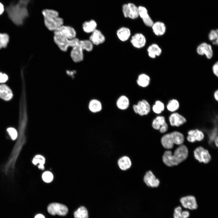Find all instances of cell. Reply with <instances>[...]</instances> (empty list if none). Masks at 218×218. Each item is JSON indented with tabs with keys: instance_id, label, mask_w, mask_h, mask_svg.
Returning a JSON list of instances; mask_svg holds the SVG:
<instances>
[{
	"instance_id": "d590c367",
	"label": "cell",
	"mask_w": 218,
	"mask_h": 218,
	"mask_svg": "<svg viewBox=\"0 0 218 218\" xmlns=\"http://www.w3.org/2000/svg\"><path fill=\"white\" fill-rule=\"evenodd\" d=\"M79 44L84 50L90 52L93 49L94 45L89 40H80Z\"/></svg>"
},
{
	"instance_id": "603a6c76",
	"label": "cell",
	"mask_w": 218,
	"mask_h": 218,
	"mask_svg": "<svg viewBox=\"0 0 218 218\" xmlns=\"http://www.w3.org/2000/svg\"><path fill=\"white\" fill-rule=\"evenodd\" d=\"M13 96L12 92L10 89L6 85H0V97L6 101L10 100Z\"/></svg>"
},
{
	"instance_id": "1f68e13d",
	"label": "cell",
	"mask_w": 218,
	"mask_h": 218,
	"mask_svg": "<svg viewBox=\"0 0 218 218\" xmlns=\"http://www.w3.org/2000/svg\"><path fill=\"white\" fill-rule=\"evenodd\" d=\"M165 106L164 103L160 100L156 101L152 107L153 112L157 114H160L164 111Z\"/></svg>"
},
{
	"instance_id": "f1b7e54d",
	"label": "cell",
	"mask_w": 218,
	"mask_h": 218,
	"mask_svg": "<svg viewBox=\"0 0 218 218\" xmlns=\"http://www.w3.org/2000/svg\"><path fill=\"white\" fill-rule=\"evenodd\" d=\"M130 104L129 99L125 95L120 96L116 102L117 107L121 110H125L129 107Z\"/></svg>"
},
{
	"instance_id": "8d00e7d4",
	"label": "cell",
	"mask_w": 218,
	"mask_h": 218,
	"mask_svg": "<svg viewBox=\"0 0 218 218\" xmlns=\"http://www.w3.org/2000/svg\"><path fill=\"white\" fill-rule=\"evenodd\" d=\"M209 40L214 45H217L218 44V29H213L210 31L208 35Z\"/></svg>"
},
{
	"instance_id": "e575fe53",
	"label": "cell",
	"mask_w": 218,
	"mask_h": 218,
	"mask_svg": "<svg viewBox=\"0 0 218 218\" xmlns=\"http://www.w3.org/2000/svg\"><path fill=\"white\" fill-rule=\"evenodd\" d=\"M32 163L35 165L39 164L38 165V168L41 170L44 169V164L45 162V158L42 155H35L32 160Z\"/></svg>"
},
{
	"instance_id": "7bdbcfd3",
	"label": "cell",
	"mask_w": 218,
	"mask_h": 218,
	"mask_svg": "<svg viewBox=\"0 0 218 218\" xmlns=\"http://www.w3.org/2000/svg\"><path fill=\"white\" fill-rule=\"evenodd\" d=\"M8 77L6 74L0 72V83H4L6 82L8 80Z\"/></svg>"
},
{
	"instance_id": "484cf974",
	"label": "cell",
	"mask_w": 218,
	"mask_h": 218,
	"mask_svg": "<svg viewBox=\"0 0 218 218\" xmlns=\"http://www.w3.org/2000/svg\"><path fill=\"white\" fill-rule=\"evenodd\" d=\"M97 24L93 19L84 21L82 24L84 31L87 33H92L97 29Z\"/></svg>"
},
{
	"instance_id": "3957f363",
	"label": "cell",
	"mask_w": 218,
	"mask_h": 218,
	"mask_svg": "<svg viewBox=\"0 0 218 218\" xmlns=\"http://www.w3.org/2000/svg\"><path fill=\"white\" fill-rule=\"evenodd\" d=\"M42 14L45 25L49 30L54 31L63 25V19L59 17L58 12L56 10L45 9L42 11Z\"/></svg>"
},
{
	"instance_id": "9a60e30c",
	"label": "cell",
	"mask_w": 218,
	"mask_h": 218,
	"mask_svg": "<svg viewBox=\"0 0 218 218\" xmlns=\"http://www.w3.org/2000/svg\"><path fill=\"white\" fill-rule=\"evenodd\" d=\"M130 41L133 47L136 48L140 49L145 45L146 39L143 34L137 33L131 37Z\"/></svg>"
},
{
	"instance_id": "277c9868",
	"label": "cell",
	"mask_w": 218,
	"mask_h": 218,
	"mask_svg": "<svg viewBox=\"0 0 218 218\" xmlns=\"http://www.w3.org/2000/svg\"><path fill=\"white\" fill-rule=\"evenodd\" d=\"M53 40L54 42L59 48L62 51H66L68 48H72L79 44L80 40L75 38L72 39H69L64 37L54 35Z\"/></svg>"
},
{
	"instance_id": "e0dca14e",
	"label": "cell",
	"mask_w": 218,
	"mask_h": 218,
	"mask_svg": "<svg viewBox=\"0 0 218 218\" xmlns=\"http://www.w3.org/2000/svg\"><path fill=\"white\" fill-rule=\"evenodd\" d=\"M83 51L79 44L72 48L70 52V56L74 62L78 63L83 61L84 58Z\"/></svg>"
},
{
	"instance_id": "30bf717a",
	"label": "cell",
	"mask_w": 218,
	"mask_h": 218,
	"mask_svg": "<svg viewBox=\"0 0 218 218\" xmlns=\"http://www.w3.org/2000/svg\"><path fill=\"white\" fill-rule=\"evenodd\" d=\"M168 119L169 124L173 127H180L187 122V119L184 116L177 112L171 113Z\"/></svg>"
},
{
	"instance_id": "d6986e66",
	"label": "cell",
	"mask_w": 218,
	"mask_h": 218,
	"mask_svg": "<svg viewBox=\"0 0 218 218\" xmlns=\"http://www.w3.org/2000/svg\"><path fill=\"white\" fill-rule=\"evenodd\" d=\"M116 35L118 38L121 41H126L130 38L131 32L128 28L122 27L119 28L117 31Z\"/></svg>"
},
{
	"instance_id": "44dd1931",
	"label": "cell",
	"mask_w": 218,
	"mask_h": 218,
	"mask_svg": "<svg viewBox=\"0 0 218 218\" xmlns=\"http://www.w3.org/2000/svg\"><path fill=\"white\" fill-rule=\"evenodd\" d=\"M117 164L120 169L123 171H126L131 167L132 162L128 157L123 156L119 158L117 161Z\"/></svg>"
},
{
	"instance_id": "ab89813d",
	"label": "cell",
	"mask_w": 218,
	"mask_h": 218,
	"mask_svg": "<svg viewBox=\"0 0 218 218\" xmlns=\"http://www.w3.org/2000/svg\"><path fill=\"white\" fill-rule=\"evenodd\" d=\"M7 131L12 140H15L18 137V133L15 129L9 127L7 129Z\"/></svg>"
},
{
	"instance_id": "2e32d148",
	"label": "cell",
	"mask_w": 218,
	"mask_h": 218,
	"mask_svg": "<svg viewBox=\"0 0 218 218\" xmlns=\"http://www.w3.org/2000/svg\"><path fill=\"white\" fill-rule=\"evenodd\" d=\"M139 17H140L144 25L147 27L152 26L154 22L150 16L147 8L143 6H138Z\"/></svg>"
},
{
	"instance_id": "60d3db41",
	"label": "cell",
	"mask_w": 218,
	"mask_h": 218,
	"mask_svg": "<svg viewBox=\"0 0 218 218\" xmlns=\"http://www.w3.org/2000/svg\"><path fill=\"white\" fill-rule=\"evenodd\" d=\"M212 71L214 74L217 77H218V62L216 61L213 65Z\"/></svg>"
},
{
	"instance_id": "b9f144b4",
	"label": "cell",
	"mask_w": 218,
	"mask_h": 218,
	"mask_svg": "<svg viewBox=\"0 0 218 218\" xmlns=\"http://www.w3.org/2000/svg\"><path fill=\"white\" fill-rule=\"evenodd\" d=\"M168 129L169 125L167 123L163 126L161 127L159 131L160 133L164 134L166 133Z\"/></svg>"
},
{
	"instance_id": "8fae6325",
	"label": "cell",
	"mask_w": 218,
	"mask_h": 218,
	"mask_svg": "<svg viewBox=\"0 0 218 218\" xmlns=\"http://www.w3.org/2000/svg\"><path fill=\"white\" fill-rule=\"evenodd\" d=\"M143 181L146 185L152 188H157L159 186L160 181L152 171L149 170L145 173Z\"/></svg>"
},
{
	"instance_id": "4fadbf2b",
	"label": "cell",
	"mask_w": 218,
	"mask_h": 218,
	"mask_svg": "<svg viewBox=\"0 0 218 218\" xmlns=\"http://www.w3.org/2000/svg\"><path fill=\"white\" fill-rule=\"evenodd\" d=\"M197 53L200 55H205L208 59H211L213 56V51L211 45L205 42L200 44L197 47Z\"/></svg>"
},
{
	"instance_id": "8992f818",
	"label": "cell",
	"mask_w": 218,
	"mask_h": 218,
	"mask_svg": "<svg viewBox=\"0 0 218 218\" xmlns=\"http://www.w3.org/2000/svg\"><path fill=\"white\" fill-rule=\"evenodd\" d=\"M195 158L200 163L207 164L211 160V157L208 150L201 146L197 147L194 151Z\"/></svg>"
},
{
	"instance_id": "d6a6232c",
	"label": "cell",
	"mask_w": 218,
	"mask_h": 218,
	"mask_svg": "<svg viewBox=\"0 0 218 218\" xmlns=\"http://www.w3.org/2000/svg\"><path fill=\"white\" fill-rule=\"evenodd\" d=\"M89 108L91 111L93 113H96L101 111L102 105L101 102L96 99L91 100L90 102Z\"/></svg>"
},
{
	"instance_id": "7dc6e473",
	"label": "cell",
	"mask_w": 218,
	"mask_h": 218,
	"mask_svg": "<svg viewBox=\"0 0 218 218\" xmlns=\"http://www.w3.org/2000/svg\"><path fill=\"white\" fill-rule=\"evenodd\" d=\"M35 218H45V217L43 215L40 214L35 216Z\"/></svg>"
},
{
	"instance_id": "ac0fdd59",
	"label": "cell",
	"mask_w": 218,
	"mask_h": 218,
	"mask_svg": "<svg viewBox=\"0 0 218 218\" xmlns=\"http://www.w3.org/2000/svg\"><path fill=\"white\" fill-rule=\"evenodd\" d=\"M89 40L93 45H98L105 42V38L102 33L100 30L97 29L91 33Z\"/></svg>"
},
{
	"instance_id": "ffe728a7",
	"label": "cell",
	"mask_w": 218,
	"mask_h": 218,
	"mask_svg": "<svg viewBox=\"0 0 218 218\" xmlns=\"http://www.w3.org/2000/svg\"><path fill=\"white\" fill-rule=\"evenodd\" d=\"M151 27L154 34L157 36L163 35L166 31L165 25L160 21L154 22Z\"/></svg>"
},
{
	"instance_id": "5bb4252c",
	"label": "cell",
	"mask_w": 218,
	"mask_h": 218,
	"mask_svg": "<svg viewBox=\"0 0 218 218\" xmlns=\"http://www.w3.org/2000/svg\"><path fill=\"white\" fill-rule=\"evenodd\" d=\"M188 135L187 140L189 142L193 143L196 141H200L203 140L204 137L203 132L198 129H192L187 132Z\"/></svg>"
},
{
	"instance_id": "52a82bcc",
	"label": "cell",
	"mask_w": 218,
	"mask_h": 218,
	"mask_svg": "<svg viewBox=\"0 0 218 218\" xmlns=\"http://www.w3.org/2000/svg\"><path fill=\"white\" fill-rule=\"evenodd\" d=\"M48 212L52 215H58L64 216L68 213V209L65 205L58 203H52L50 204L47 207Z\"/></svg>"
},
{
	"instance_id": "7402d4cb",
	"label": "cell",
	"mask_w": 218,
	"mask_h": 218,
	"mask_svg": "<svg viewBox=\"0 0 218 218\" xmlns=\"http://www.w3.org/2000/svg\"><path fill=\"white\" fill-rule=\"evenodd\" d=\"M147 51L148 56L151 58H155L160 55L162 52L161 48L157 44L154 43L149 45Z\"/></svg>"
},
{
	"instance_id": "ee69618b",
	"label": "cell",
	"mask_w": 218,
	"mask_h": 218,
	"mask_svg": "<svg viewBox=\"0 0 218 218\" xmlns=\"http://www.w3.org/2000/svg\"><path fill=\"white\" fill-rule=\"evenodd\" d=\"M213 97L214 99L216 101H218V90H215L213 93Z\"/></svg>"
},
{
	"instance_id": "9c48e42d",
	"label": "cell",
	"mask_w": 218,
	"mask_h": 218,
	"mask_svg": "<svg viewBox=\"0 0 218 218\" xmlns=\"http://www.w3.org/2000/svg\"><path fill=\"white\" fill-rule=\"evenodd\" d=\"M133 108L135 113L141 116L147 115L151 110L149 103L144 99L139 101L136 104H134Z\"/></svg>"
},
{
	"instance_id": "f6af8a7d",
	"label": "cell",
	"mask_w": 218,
	"mask_h": 218,
	"mask_svg": "<svg viewBox=\"0 0 218 218\" xmlns=\"http://www.w3.org/2000/svg\"><path fill=\"white\" fill-rule=\"evenodd\" d=\"M4 11V6L0 2V15L2 14Z\"/></svg>"
},
{
	"instance_id": "cb8c5ba5",
	"label": "cell",
	"mask_w": 218,
	"mask_h": 218,
	"mask_svg": "<svg viewBox=\"0 0 218 218\" xmlns=\"http://www.w3.org/2000/svg\"><path fill=\"white\" fill-rule=\"evenodd\" d=\"M160 143L164 147L167 149H172L174 145L170 133L165 134L162 136Z\"/></svg>"
},
{
	"instance_id": "83f0119b",
	"label": "cell",
	"mask_w": 218,
	"mask_h": 218,
	"mask_svg": "<svg viewBox=\"0 0 218 218\" xmlns=\"http://www.w3.org/2000/svg\"><path fill=\"white\" fill-rule=\"evenodd\" d=\"M180 107V104L179 101L175 98L170 100L166 106L167 110L171 113L176 112Z\"/></svg>"
},
{
	"instance_id": "d4e9b609",
	"label": "cell",
	"mask_w": 218,
	"mask_h": 218,
	"mask_svg": "<svg viewBox=\"0 0 218 218\" xmlns=\"http://www.w3.org/2000/svg\"><path fill=\"white\" fill-rule=\"evenodd\" d=\"M174 144L180 145L182 144L184 141V137L181 132L174 130L170 133Z\"/></svg>"
},
{
	"instance_id": "7c38bea8",
	"label": "cell",
	"mask_w": 218,
	"mask_h": 218,
	"mask_svg": "<svg viewBox=\"0 0 218 218\" xmlns=\"http://www.w3.org/2000/svg\"><path fill=\"white\" fill-rule=\"evenodd\" d=\"M180 201L182 206L185 209L194 210L198 207L196 199L193 196L189 195L182 197Z\"/></svg>"
},
{
	"instance_id": "f35d334b",
	"label": "cell",
	"mask_w": 218,
	"mask_h": 218,
	"mask_svg": "<svg viewBox=\"0 0 218 218\" xmlns=\"http://www.w3.org/2000/svg\"><path fill=\"white\" fill-rule=\"evenodd\" d=\"M42 177L44 182L46 183H49L52 180L53 176L51 172L50 171H47L43 173Z\"/></svg>"
},
{
	"instance_id": "7a4b0ae2",
	"label": "cell",
	"mask_w": 218,
	"mask_h": 218,
	"mask_svg": "<svg viewBox=\"0 0 218 218\" xmlns=\"http://www.w3.org/2000/svg\"><path fill=\"white\" fill-rule=\"evenodd\" d=\"M188 155L187 148L182 144L180 145L175 149L173 154L170 150L165 151L163 155L162 159L166 165L172 167L177 166L183 162L187 159Z\"/></svg>"
},
{
	"instance_id": "bcb514c9",
	"label": "cell",
	"mask_w": 218,
	"mask_h": 218,
	"mask_svg": "<svg viewBox=\"0 0 218 218\" xmlns=\"http://www.w3.org/2000/svg\"><path fill=\"white\" fill-rule=\"evenodd\" d=\"M213 143L217 147H218V137L217 136L214 139L213 141Z\"/></svg>"
},
{
	"instance_id": "f546056e",
	"label": "cell",
	"mask_w": 218,
	"mask_h": 218,
	"mask_svg": "<svg viewBox=\"0 0 218 218\" xmlns=\"http://www.w3.org/2000/svg\"><path fill=\"white\" fill-rule=\"evenodd\" d=\"M150 77L147 74L143 73L139 75L137 80V84L142 87H146L150 84Z\"/></svg>"
},
{
	"instance_id": "74e56055",
	"label": "cell",
	"mask_w": 218,
	"mask_h": 218,
	"mask_svg": "<svg viewBox=\"0 0 218 218\" xmlns=\"http://www.w3.org/2000/svg\"><path fill=\"white\" fill-rule=\"evenodd\" d=\"M9 41V37L5 33H0V49L6 47Z\"/></svg>"
},
{
	"instance_id": "836d02e7",
	"label": "cell",
	"mask_w": 218,
	"mask_h": 218,
	"mask_svg": "<svg viewBox=\"0 0 218 218\" xmlns=\"http://www.w3.org/2000/svg\"><path fill=\"white\" fill-rule=\"evenodd\" d=\"M75 218H88V211L85 207L81 206L74 213Z\"/></svg>"
},
{
	"instance_id": "4316f807",
	"label": "cell",
	"mask_w": 218,
	"mask_h": 218,
	"mask_svg": "<svg viewBox=\"0 0 218 218\" xmlns=\"http://www.w3.org/2000/svg\"><path fill=\"white\" fill-rule=\"evenodd\" d=\"M166 123L165 117L163 115H158L153 120L151 125L154 129L159 130L160 127Z\"/></svg>"
},
{
	"instance_id": "ba28073f",
	"label": "cell",
	"mask_w": 218,
	"mask_h": 218,
	"mask_svg": "<svg viewBox=\"0 0 218 218\" xmlns=\"http://www.w3.org/2000/svg\"><path fill=\"white\" fill-rule=\"evenodd\" d=\"M54 35H60L69 39L76 38V32L72 27L68 25H62L54 31Z\"/></svg>"
},
{
	"instance_id": "4dcf8cb0",
	"label": "cell",
	"mask_w": 218,
	"mask_h": 218,
	"mask_svg": "<svg viewBox=\"0 0 218 218\" xmlns=\"http://www.w3.org/2000/svg\"><path fill=\"white\" fill-rule=\"evenodd\" d=\"M190 215L188 210L182 211L181 206H178L174 209L173 218H188Z\"/></svg>"
},
{
	"instance_id": "6da1fadb",
	"label": "cell",
	"mask_w": 218,
	"mask_h": 218,
	"mask_svg": "<svg viewBox=\"0 0 218 218\" xmlns=\"http://www.w3.org/2000/svg\"><path fill=\"white\" fill-rule=\"evenodd\" d=\"M30 0H18L11 3L6 8L8 16L12 21L17 25H22L28 16L27 7Z\"/></svg>"
},
{
	"instance_id": "5b68a950",
	"label": "cell",
	"mask_w": 218,
	"mask_h": 218,
	"mask_svg": "<svg viewBox=\"0 0 218 218\" xmlns=\"http://www.w3.org/2000/svg\"><path fill=\"white\" fill-rule=\"evenodd\" d=\"M122 12L126 18L135 19L139 17L138 7L133 3L124 4L122 6Z\"/></svg>"
}]
</instances>
